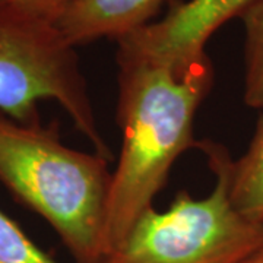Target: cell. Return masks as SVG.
<instances>
[{"mask_svg": "<svg viewBox=\"0 0 263 263\" xmlns=\"http://www.w3.org/2000/svg\"><path fill=\"white\" fill-rule=\"evenodd\" d=\"M117 65L123 141L107 199L104 257L152 206L176 160L196 146L195 116L214 82L208 56L176 70L117 50Z\"/></svg>", "mask_w": 263, "mask_h": 263, "instance_id": "cell-1", "label": "cell"}, {"mask_svg": "<svg viewBox=\"0 0 263 263\" xmlns=\"http://www.w3.org/2000/svg\"><path fill=\"white\" fill-rule=\"evenodd\" d=\"M245 263H263V245Z\"/></svg>", "mask_w": 263, "mask_h": 263, "instance_id": "cell-11", "label": "cell"}, {"mask_svg": "<svg viewBox=\"0 0 263 263\" xmlns=\"http://www.w3.org/2000/svg\"><path fill=\"white\" fill-rule=\"evenodd\" d=\"M108 161L66 146L56 122L22 123L0 111V183L44 218L76 263H101Z\"/></svg>", "mask_w": 263, "mask_h": 263, "instance_id": "cell-2", "label": "cell"}, {"mask_svg": "<svg viewBox=\"0 0 263 263\" xmlns=\"http://www.w3.org/2000/svg\"><path fill=\"white\" fill-rule=\"evenodd\" d=\"M245 27V91L250 108L263 110V0H253L240 15Z\"/></svg>", "mask_w": 263, "mask_h": 263, "instance_id": "cell-8", "label": "cell"}, {"mask_svg": "<svg viewBox=\"0 0 263 263\" xmlns=\"http://www.w3.org/2000/svg\"><path fill=\"white\" fill-rule=\"evenodd\" d=\"M164 0H75L57 15L65 37L78 47L100 38L116 41L149 24Z\"/></svg>", "mask_w": 263, "mask_h": 263, "instance_id": "cell-6", "label": "cell"}, {"mask_svg": "<svg viewBox=\"0 0 263 263\" xmlns=\"http://www.w3.org/2000/svg\"><path fill=\"white\" fill-rule=\"evenodd\" d=\"M230 196L243 215L263 221V113L245 155L231 162Z\"/></svg>", "mask_w": 263, "mask_h": 263, "instance_id": "cell-7", "label": "cell"}, {"mask_svg": "<svg viewBox=\"0 0 263 263\" xmlns=\"http://www.w3.org/2000/svg\"><path fill=\"white\" fill-rule=\"evenodd\" d=\"M43 100L60 104L95 152L111 160L76 47L59 28L56 15L27 0H0V111L18 122H35Z\"/></svg>", "mask_w": 263, "mask_h": 263, "instance_id": "cell-3", "label": "cell"}, {"mask_svg": "<svg viewBox=\"0 0 263 263\" xmlns=\"http://www.w3.org/2000/svg\"><path fill=\"white\" fill-rule=\"evenodd\" d=\"M27 2L32 3V5H37V6L48 10V12H51L53 15H56L57 18L59 12L62 9H65L67 5L73 3L75 0H27Z\"/></svg>", "mask_w": 263, "mask_h": 263, "instance_id": "cell-10", "label": "cell"}, {"mask_svg": "<svg viewBox=\"0 0 263 263\" xmlns=\"http://www.w3.org/2000/svg\"><path fill=\"white\" fill-rule=\"evenodd\" d=\"M0 263H57L0 211Z\"/></svg>", "mask_w": 263, "mask_h": 263, "instance_id": "cell-9", "label": "cell"}, {"mask_svg": "<svg viewBox=\"0 0 263 263\" xmlns=\"http://www.w3.org/2000/svg\"><path fill=\"white\" fill-rule=\"evenodd\" d=\"M253 0H189L171 6L158 22L117 40L119 51L176 70L205 59V47L218 29Z\"/></svg>", "mask_w": 263, "mask_h": 263, "instance_id": "cell-5", "label": "cell"}, {"mask_svg": "<svg viewBox=\"0 0 263 263\" xmlns=\"http://www.w3.org/2000/svg\"><path fill=\"white\" fill-rule=\"evenodd\" d=\"M196 146L215 176L211 195L195 199L181 190L168 209L151 206L101 263H245L263 245V221L233 205L230 152L212 141Z\"/></svg>", "mask_w": 263, "mask_h": 263, "instance_id": "cell-4", "label": "cell"}]
</instances>
